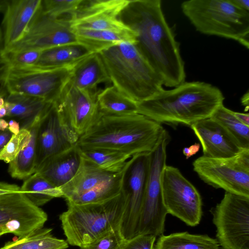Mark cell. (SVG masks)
Wrapping results in <instances>:
<instances>
[{"label": "cell", "mask_w": 249, "mask_h": 249, "mask_svg": "<svg viewBox=\"0 0 249 249\" xmlns=\"http://www.w3.org/2000/svg\"><path fill=\"white\" fill-rule=\"evenodd\" d=\"M119 18L135 33L136 46L164 86L176 87L185 82L179 44L166 20L160 0H130Z\"/></svg>", "instance_id": "6da1fadb"}, {"label": "cell", "mask_w": 249, "mask_h": 249, "mask_svg": "<svg viewBox=\"0 0 249 249\" xmlns=\"http://www.w3.org/2000/svg\"><path fill=\"white\" fill-rule=\"evenodd\" d=\"M165 130L160 124L138 113L124 116L100 113L76 145L81 149H104L132 157L152 152Z\"/></svg>", "instance_id": "7a4b0ae2"}, {"label": "cell", "mask_w": 249, "mask_h": 249, "mask_svg": "<svg viewBox=\"0 0 249 249\" xmlns=\"http://www.w3.org/2000/svg\"><path fill=\"white\" fill-rule=\"evenodd\" d=\"M224 97L216 87L204 82H183L170 90L161 89L138 103V113L160 123L190 126L210 118L223 104Z\"/></svg>", "instance_id": "3957f363"}, {"label": "cell", "mask_w": 249, "mask_h": 249, "mask_svg": "<svg viewBox=\"0 0 249 249\" xmlns=\"http://www.w3.org/2000/svg\"><path fill=\"white\" fill-rule=\"evenodd\" d=\"M110 82L120 92L139 103L163 89V81L135 44L123 42L99 53Z\"/></svg>", "instance_id": "277c9868"}, {"label": "cell", "mask_w": 249, "mask_h": 249, "mask_svg": "<svg viewBox=\"0 0 249 249\" xmlns=\"http://www.w3.org/2000/svg\"><path fill=\"white\" fill-rule=\"evenodd\" d=\"M126 199L122 190L116 196L100 203H67V209L59 215V219L68 244L84 247L120 228Z\"/></svg>", "instance_id": "5b68a950"}, {"label": "cell", "mask_w": 249, "mask_h": 249, "mask_svg": "<svg viewBox=\"0 0 249 249\" xmlns=\"http://www.w3.org/2000/svg\"><path fill=\"white\" fill-rule=\"evenodd\" d=\"M181 8L197 31L231 38L249 48V12L230 0H186Z\"/></svg>", "instance_id": "8992f818"}, {"label": "cell", "mask_w": 249, "mask_h": 249, "mask_svg": "<svg viewBox=\"0 0 249 249\" xmlns=\"http://www.w3.org/2000/svg\"><path fill=\"white\" fill-rule=\"evenodd\" d=\"M74 65L56 68H7L4 85L8 93L27 95L53 103L70 81Z\"/></svg>", "instance_id": "52a82bcc"}, {"label": "cell", "mask_w": 249, "mask_h": 249, "mask_svg": "<svg viewBox=\"0 0 249 249\" xmlns=\"http://www.w3.org/2000/svg\"><path fill=\"white\" fill-rule=\"evenodd\" d=\"M169 141V135L165 130L156 147L150 153L149 170L137 235L152 234L157 237L164 231L168 213L163 201L161 176L166 165V147Z\"/></svg>", "instance_id": "ba28073f"}, {"label": "cell", "mask_w": 249, "mask_h": 249, "mask_svg": "<svg viewBox=\"0 0 249 249\" xmlns=\"http://www.w3.org/2000/svg\"><path fill=\"white\" fill-rule=\"evenodd\" d=\"M194 171L206 183L225 192L249 197V149L228 158L202 156L193 163Z\"/></svg>", "instance_id": "9c48e42d"}, {"label": "cell", "mask_w": 249, "mask_h": 249, "mask_svg": "<svg viewBox=\"0 0 249 249\" xmlns=\"http://www.w3.org/2000/svg\"><path fill=\"white\" fill-rule=\"evenodd\" d=\"M211 212L221 249H249V197L225 192Z\"/></svg>", "instance_id": "30bf717a"}, {"label": "cell", "mask_w": 249, "mask_h": 249, "mask_svg": "<svg viewBox=\"0 0 249 249\" xmlns=\"http://www.w3.org/2000/svg\"><path fill=\"white\" fill-rule=\"evenodd\" d=\"M161 184L163 203L167 213L189 226L199 224L202 215L201 196L179 170L166 165L161 176Z\"/></svg>", "instance_id": "8fae6325"}, {"label": "cell", "mask_w": 249, "mask_h": 249, "mask_svg": "<svg viewBox=\"0 0 249 249\" xmlns=\"http://www.w3.org/2000/svg\"><path fill=\"white\" fill-rule=\"evenodd\" d=\"M150 153H141L131 157L127 161L124 172L122 190L127 199L120 230L126 240L137 235L149 170Z\"/></svg>", "instance_id": "7c38bea8"}, {"label": "cell", "mask_w": 249, "mask_h": 249, "mask_svg": "<svg viewBox=\"0 0 249 249\" xmlns=\"http://www.w3.org/2000/svg\"><path fill=\"white\" fill-rule=\"evenodd\" d=\"M79 44L68 18H52L43 15L40 8L32 19L26 33L18 41L3 48L8 52L35 50Z\"/></svg>", "instance_id": "4fadbf2b"}, {"label": "cell", "mask_w": 249, "mask_h": 249, "mask_svg": "<svg viewBox=\"0 0 249 249\" xmlns=\"http://www.w3.org/2000/svg\"><path fill=\"white\" fill-rule=\"evenodd\" d=\"M47 213L21 192L0 196V232L22 237L42 228Z\"/></svg>", "instance_id": "5bb4252c"}, {"label": "cell", "mask_w": 249, "mask_h": 249, "mask_svg": "<svg viewBox=\"0 0 249 249\" xmlns=\"http://www.w3.org/2000/svg\"><path fill=\"white\" fill-rule=\"evenodd\" d=\"M79 137L65 121L55 103H53L37 131L36 172L46 160L75 145Z\"/></svg>", "instance_id": "9a60e30c"}, {"label": "cell", "mask_w": 249, "mask_h": 249, "mask_svg": "<svg viewBox=\"0 0 249 249\" xmlns=\"http://www.w3.org/2000/svg\"><path fill=\"white\" fill-rule=\"evenodd\" d=\"M130 0H84L69 18L71 29L124 31L131 30L119 16Z\"/></svg>", "instance_id": "2e32d148"}, {"label": "cell", "mask_w": 249, "mask_h": 249, "mask_svg": "<svg viewBox=\"0 0 249 249\" xmlns=\"http://www.w3.org/2000/svg\"><path fill=\"white\" fill-rule=\"evenodd\" d=\"M96 95L76 88L69 81L55 102L65 121L79 137L99 115Z\"/></svg>", "instance_id": "e0dca14e"}, {"label": "cell", "mask_w": 249, "mask_h": 249, "mask_svg": "<svg viewBox=\"0 0 249 249\" xmlns=\"http://www.w3.org/2000/svg\"><path fill=\"white\" fill-rule=\"evenodd\" d=\"M190 127L201 143L205 157L228 158L243 150L225 128L211 117L197 121Z\"/></svg>", "instance_id": "ac0fdd59"}, {"label": "cell", "mask_w": 249, "mask_h": 249, "mask_svg": "<svg viewBox=\"0 0 249 249\" xmlns=\"http://www.w3.org/2000/svg\"><path fill=\"white\" fill-rule=\"evenodd\" d=\"M42 0H7L1 27L3 48L19 40L26 33Z\"/></svg>", "instance_id": "d6986e66"}, {"label": "cell", "mask_w": 249, "mask_h": 249, "mask_svg": "<svg viewBox=\"0 0 249 249\" xmlns=\"http://www.w3.org/2000/svg\"><path fill=\"white\" fill-rule=\"evenodd\" d=\"M81 155L76 144L71 148L46 160L36 172L55 186L60 188L74 176L80 166Z\"/></svg>", "instance_id": "ffe728a7"}, {"label": "cell", "mask_w": 249, "mask_h": 249, "mask_svg": "<svg viewBox=\"0 0 249 249\" xmlns=\"http://www.w3.org/2000/svg\"><path fill=\"white\" fill-rule=\"evenodd\" d=\"M106 171L81 156L79 168L73 178L60 188L63 197L71 199L113 178L118 174Z\"/></svg>", "instance_id": "44dd1931"}, {"label": "cell", "mask_w": 249, "mask_h": 249, "mask_svg": "<svg viewBox=\"0 0 249 249\" xmlns=\"http://www.w3.org/2000/svg\"><path fill=\"white\" fill-rule=\"evenodd\" d=\"M70 83L76 88L97 94L98 85L111 83L103 62L98 53H93L79 61L73 66Z\"/></svg>", "instance_id": "7402d4cb"}, {"label": "cell", "mask_w": 249, "mask_h": 249, "mask_svg": "<svg viewBox=\"0 0 249 249\" xmlns=\"http://www.w3.org/2000/svg\"><path fill=\"white\" fill-rule=\"evenodd\" d=\"M53 103L27 95L8 93L5 99L7 116L19 120L20 129L25 128L42 117Z\"/></svg>", "instance_id": "603a6c76"}, {"label": "cell", "mask_w": 249, "mask_h": 249, "mask_svg": "<svg viewBox=\"0 0 249 249\" xmlns=\"http://www.w3.org/2000/svg\"><path fill=\"white\" fill-rule=\"evenodd\" d=\"M72 29L78 43L91 53H99L120 42H130L135 44L137 42L136 34L132 30L118 31L82 28Z\"/></svg>", "instance_id": "cb8c5ba5"}, {"label": "cell", "mask_w": 249, "mask_h": 249, "mask_svg": "<svg viewBox=\"0 0 249 249\" xmlns=\"http://www.w3.org/2000/svg\"><path fill=\"white\" fill-rule=\"evenodd\" d=\"M91 53L80 44L58 46L41 51L35 66L56 68L75 64Z\"/></svg>", "instance_id": "d4e9b609"}, {"label": "cell", "mask_w": 249, "mask_h": 249, "mask_svg": "<svg viewBox=\"0 0 249 249\" xmlns=\"http://www.w3.org/2000/svg\"><path fill=\"white\" fill-rule=\"evenodd\" d=\"M42 117L37 119L25 128L30 131V139L15 159L9 163L8 167V172L13 178L25 179L36 173V135Z\"/></svg>", "instance_id": "484cf974"}, {"label": "cell", "mask_w": 249, "mask_h": 249, "mask_svg": "<svg viewBox=\"0 0 249 249\" xmlns=\"http://www.w3.org/2000/svg\"><path fill=\"white\" fill-rule=\"evenodd\" d=\"M96 101L99 113L103 115L124 116L138 113V103L113 86L98 91Z\"/></svg>", "instance_id": "4316f807"}, {"label": "cell", "mask_w": 249, "mask_h": 249, "mask_svg": "<svg viewBox=\"0 0 249 249\" xmlns=\"http://www.w3.org/2000/svg\"><path fill=\"white\" fill-rule=\"evenodd\" d=\"M154 249H221L216 239L208 235L189 232L161 235L157 240Z\"/></svg>", "instance_id": "83f0119b"}, {"label": "cell", "mask_w": 249, "mask_h": 249, "mask_svg": "<svg viewBox=\"0 0 249 249\" xmlns=\"http://www.w3.org/2000/svg\"><path fill=\"white\" fill-rule=\"evenodd\" d=\"M52 229L42 228L28 235L7 242L0 249H66L69 244L54 236Z\"/></svg>", "instance_id": "f1b7e54d"}, {"label": "cell", "mask_w": 249, "mask_h": 249, "mask_svg": "<svg viewBox=\"0 0 249 249\" xmlns=\"http://www.w3.org/2000/svg\"><path fill=\"white\" fill-rule=\"evenodd\" d=\"M20 191L37 207L44 205L54 198L63 197L61 189L38 172L25 179Z\"/></svg>", "instance_id": "f546056e"}, {"label": "cell", "mask_w": 249, "mask_h": 249, "mask_svg": "<svg viewBox=\"0 0 249 249\" xmlns=\"http://www.w3.org/2000/svg\"><path fill=\"white\" fill-rule=\"evenodd\" d=\"M125 166L113 178L79 196L66 200L67 203L76 205L96 203L116 196L122 190V179Z\"/></svg>", "instance_id": "4dcf8cb0"}, {"label": "cell", "mask_w": 249, "mask_h": 249, "mask_svg": "<svg viewBox=\"0 0 249 249\" xmlns=\"http://www.w3.org/2000/svg\"><path fill=\"white\" fill-rule=\"evenodd\" d=\"M79 150L82 157L90 160L101 169L114 174L122 171L127 161L131 158L128 155L104 149L79 148Z\"/></svg>", "instance_id": "1f68e13d"}, {"label": "cell", "mask_w": 249, "mask_h": 249, "mask_svg": "<svg viewBox=\"0 0 249 249\" xmlns=\"http://www.w3.org/2000/svg\"><path fill=\"white\" fill-rule=\"evenodd\" d=\"M211 118L221 124L242 149H249V126L244 124L234 115L233 111L220 105Z\"/></svg>", "instance_id": "d6a6232c"}, {"label": "cell", "mask_w": 249, "mask_h": 249, "mask_svg": "<svg viewBox=\"0 0 249 249\" xmlns=\"http://www.w3.org/2000/svg\"><path fill=\"white\" fill-rule=\"evenodd\" d=\"M84 0H42L40 10L44 16L52 18H61L63 16L74 14Z\"/></svg>", "instance_id": "836d02e7"}, {"label": "cell", "mask_w": 249, "mask_h": 249, "mask_svg": "<svg viewBox=\"0 0 249 249\" xmlns=\"http://www.w3.org/2000/svg\"><path fill=\"white\" fill-rule=\"evenodd\" d=\"M41 51L28 50L15 52L2 50L1 57L8 68H21L34 66L37 62Z\"/></svg>", "instance_id": "e575fe53"}, {"label": "cell", "mask_w": 249, "mask_h": 249, "mask_svg": "<svg viewBox=\"0 0 249 249\" xmlns=\"http://www.w3.org/2000/svg\"><path fill=\"white\" fill-rule=\"evenodd\" d=\"M30 137V131L26 128H21L18 134H13L0 152V160L9 163L14 160Z\"/></svg>", "instance_id": "d590c367"}, {"label": "cell", "mask_w": 249, "mask_h": 249, "mask_svg": "<svg viewBox=\"0 0 249 249\" xmlns=\"http://www.w3.org/2000/svg\"><path fill=\"white\" fill-rule=\"evenodd\" d=\"M125 239L120 228L112 230L79 249H123Z\"/></svg>", "instance_id": "8d00e7d4"}, {"label": "cell", "mask_w": 249, "mask_h": 249, "mask_svg": "<svg viewBox=\"0 0 249 249\" xmlns=\"http://www.w3.org/2000/svg\"><path fill=\"white\" fill-rule=\"evenodd\" d=\"M156 236L152 234H139L125 240L123 249H154Z\"/></svg>", "instance_id": "74e56055"}, {"label": "cell", "mask_w": 249, "mask_h": 249, "mask_svg": "<svg viewBox=\"0 0 249 249\" xmlns=\"http://www.w3.org/2000/svg\"><path fill=\"white\" fill-rule=\"evenodd\" d=\"M20 191V187L16 184L0 182V196Z\"/></svg>", "instance_id": "f35d334b"}, {"label": "cell", "mask_w": 249, "mask_h": 249, "mask_svg": "<svg viewBox=\"0 0 249 249\" xmlns=\"http://www.w3.org/2000/svg\"><path fill=\"white\" fill-rule=\"evenodd\" d=\"M13 134L8 129L2 131L0 130V153L8 143Z\"/></svg>", "instance_id": "ab89813d"}, {"label": "cell", "mask_w": 249, "mask_h": 249, "mask_svg": "<svg viewBox=\"0 0 249 249\" xmlns=\"http://www.w3.org/2000/svg\"><path fill=\"white\" fill-rule=\"evenodd\" d=\"M200 147L199 143H195L188 147H184L182 150L183 154L185 156L186 159H188L199 151Z\"/></svg>", "instance_id": "60d3db41"}, {"label": "cell", "mask_w": 249, "mask_h": 249, "mask_svg": "<svg viewBox=\"0 0 249 249\" xmlns=\"http://www.w3.org/2000/svg\"><path fill=\"white\" fill-rule=\"evenodd\" d=\"M8 129L13 134H18L20 130L19 122L15 120H10L8 122Z\"/></svg>", "instance_id": "b9f144b4"}, {"label": "cell", "mask_w": 249, "mask_h": 249, "mask_svg": "<svg viewBox=\"0 0 249 249\" xmlns=\"http://www.w3.org/2000/svg\"><path fill=\"white\" fill-rule=\"evenodd\" d=\"M237 7L249 12V0H230Z\"/></svg>", "instance_id": "7bdbcfd3"}, {"label": "cell", "mask_w": 249, "mask_h": 249, "mask_svg": "<svg viewBox=\"0 0 249 249\" xmlns=\"http://www.w3.org/2000/svg\"><path fill=\"white\" fill-rule=\"evenodd\" d=\"M235 117L242 124L249 126V113H243L233 111Z\"/></svg>", "instance_id": "ee69618b"}, {"label": "cell", "mask_w": 249, "mask_h": 249, "mask_svg": "<svg viewBox=\"0 0 249 249\" xmlns=\"http://www.w3.org/2000/svg\"><path fill=\"white\" fill-rule=\"evenodd\" d=\"M3 48V34L1 27H0V74L2 72L7 68L3 64L1 57V53Z\"/></svg>", "instance_id": "f6af8a7d"}, {"label": "cell", "mask_w": 249, "mask_h": 249, "mask_svg": "<svg viewBox=\"0 0 249 249\" xmlns=\"http://www.w3.org/2000/svg\"><path fill=\"white\" fill-rule=\"evenodd\" d=\"M5 70L0 74V95L6 96L8 92L4 85V75Z\"/></svg>", "instance_id": "bcb514c9"}, {"label": "cell", "mask_w": 249, "mask_h": 249, "mask_svg": "<svg viewBox=\"0 0 249 249\" xmlns=\"http://www.w3.org/2000/svg\"><path fill=\"white\" fill-rule=\"evenodd\" d=\"M249 93L247 91L244 95L242 97L241 102L242 104L247 107V110L249 108Z\"/></svg>", "instance_id": "7dc6e473"}, {"label": "cell", "mask_w": 249, "mask_h": 249, "mask_svg": "<svg viewBox=\"0 0 249 249\" xmlns=\"http://www.w3.org/2000/svg\"><path fill=\"white\" fill-rule=\"evenodd\" d=\"M8 128V123L2 118H0V130L4 131Z\"/></svg>", "instance_id": "c3c4849f"}, {"label": "cell", "mask_w": 249, "mask_h": 249, "mask_svg": "<svg viewBox=\"0 0 249 249\" xmlns=\"http://www.w3.org/2000/svg\"><path fill=\"white\" fill-rule=\"evenodd\" d=\"M7 112V108L4 104L0 108V118L6 117Z\"/></svg>", "instance_id": "681fc988"}, {"label": "cell", "mask_w": 249, "mask_h": 249, "mask_svg": "<svg viewBox=\"0 0 249 249\" xmlns=\"http://www.w3.org/2000/svg\"><path fill=\"white\" fill-rule=\"evenodd\" d=\"M7 0H0V12H4L7 5Z\"/></svg>", "instance_id": "f907efd6"}, {"label": "cell", "mask_w": 249, "mask_h": 249, "mask_svg": "<svg viewBox=\"0 0 249 249\" xmlns=\"http://www.w3.org/2000/svg\"><path fill=\"white\" fill-rule=\"evenodd\" d=\"M6 96L0 95V108L4 105L5 99Z\"/></svg>", "instance_id": "816d5d0a"}, {"label": "cell", "mask_w": 249, "mask_h": 249, "mask_svg": "<svg viewBox=\"0 0 249 249\" xmlns=\"http://www.w3.org/2000/svg\"><path fill=\"white\" fill-rule=\"evenodd\" d=\"M3 234H4L3 233L0 232V237Z\"/></svg>", "instance_id": "f5cc1de1"}]
</instances>
